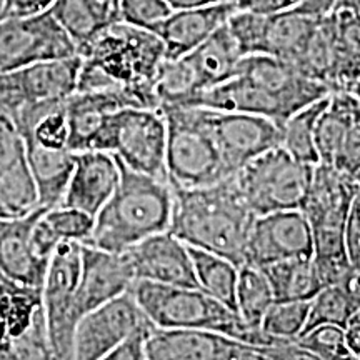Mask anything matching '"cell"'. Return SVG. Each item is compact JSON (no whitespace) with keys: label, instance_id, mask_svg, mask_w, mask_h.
I'll return each mask as SVG.
<instances>
[{"label":"cell","instance_id":"obj_8","mask_svg":"<svg viewBox=\"0 0 360 360\" xmlns=\"http://www.w3.org/2000/svg\"><path fill=\"white\" fill-rule=\"evenodd\" d=\"M167 122L165 179L172 188L212 186L232 177L197 105L160 109Z\"/></svg>","mask_w":360,"mask_h":360},{"label":"cell","instance_id":"obj_41","mask_svg":"<svg viewBox=\"0 0 360 360\" xmlns=\"http://www.w3.org/2000/svg\"><path fill=\"white\" fill-rule=\"evenodd\" d=\"M347 255L349 262L360 265V186L350 205L347 222Z\"/></svg>","mask_w":360,"mask_h":360},{"label":"cell","instance_id":"obj_22","mask_svg":"<svg viewBox=\"0 0 360 360\" xmlns=\"http://www.w3.org/2000/svg\"><path fill=\"white\" fill-rule=\"evenodd\" d=\"M135 282L125 254L82 244V264L77 289V310L82 317L98 305L129 292Z\"/></svg>","mask_w":360,"mask_h":360},{"label":"cell","instance_id":"obj_47","mask_svg":"<svg viewBox=\"0 0 360 360\" xmlns=\"http://www.w3.org/2000/svg\"><path fill=\"white\" fill-rule=\"evenodd\" d=\"M172 11H180V8H192V7H202L209 6V4L220 2V0H165Z\"/></svg>","mask_w":360,"mask_h":360},{"label":"cell","instance_id":"obj_21","mask_svg":"<svg viewBox=\"0 0 360 360\" xmlns=\"http://www.w3.org/2000/svg\"><path fill=\"white\" fill-rule=\"evenodd\" d=\"M124 254L129 259L135 281L199 287L188 245L170 231L147 237Z\"/></svg>","mask_w":360,"mask_h":360},{"label":"cell","instance_id":"obj_34","mask_svg":"<svg viewBox=\"0 0 360 360\" xmlns=\"http://www.w3.org/2000/svg\"><path fill=\"white\" fill-rule=\"evenodd\" d=\"M274 300L276 299L262 269L250 264L240 265L236 290V310L242 321L250 327L260 328V322Z\"/></svg>","mask_w":360,"mask_h":360},{"label":"cell","instance_id":"obj_1","mask_svg":"<svg viewBox=\"0 0 360 360\" xmlns=\"http://www.w3.org/2000/svg\"><path fill=\"white\" fill-rule=\"evenodd\" d=\"M79 56L75 92L124 89L142 107L159 109L154 85L167 57L155 32L117 20L85 45Z\"/></svg>","mask_w":360,"mask_h":360},{"label":"cell","instance_id":"obj_26","mask_svg":"<svg viewBox=\"0 0 360 360\" xmlns=\"http://www.w3.org/2000/svg\"><path fill=\"white\" fill-rule=\"evenodd\" d=\"M142 107L132 94L124 89L74 92L65 98L69 120V148L74 152L89 150L98 130L112 112L122 107Z\"/></svg>","mask_w":360,"mask_h":360},{"label":"cell","instance_id":"obj_51","mask_svg":"<svg viewBox=\"0 0 360 360\" xmlns=\"http://www.w3.org/2000/svg\"><path fill=\"white\" fill-rule=\"evenodd\" d=\"M103 2H107V4H110V6L117 7V0H103Z\"/></svg>","mask_w":360,"mask_h":360},{"label":"cell","instance_id":"obj_17","mask_svg":"<svg viewBox=\"0 0 360 360\" xmlns=\"http://www.w3.org/2000/svg\"><path fill=\"white\" fill-rule=\"evenodd\" d=\"M197 107L232 174L262 152L281 146V125L274 120L244 112Z\"/></svg>","mask_w":360,"mask_h":360},{"label":"cell","instance_id":"obj_3","mask_svg":"<svg viewBox=\"0 0 360 360\" xmlns=\"http://www.w3.org/2000/svg\"><path fill=\"white\" fill-rule=\"evenodd\" d=\"M174 210L169 231L193 249L245 264V244L255 215L238 193L233 177L212 186L172 188Z\"/></svg>","mask_w":360,"mask_h":360},{"label":"cell","instance_id":"obj_27","mask_svg":"<svg viewBox=\"0 0 360 360\" xmlns=\"http://www.w3.org/2000/svg\"><path fill=\"white\" fill-rule=\"evenodd\" d=\"M80 56L53 58L17 69L27 103L65 101L77 87Z\"/></svg>","mask_w":360,"mask_h":360},{"label":"cell","instance_id":"obj_48","mask_svg":"<svg viewBox=\"0 0 360 360\" xmlns=\"http://www.w3.org/2000/svg\"><path fill=\"white\" fill-rule=\"evenodd\" d=\"M334 8H355V11H360V0H337Z\"/></svg>","mask_w":360,"mask_h":360},{"label":"cell","instance_id":"obj_32","mask_svg":"<svg viewBox=\"0 0 360 360\" xmlns=\"http://www.w3.org/2000/svg\"><path fill=\"white\" fill-rule=\"evenodd\" d=\"M188 250H191L197 285L219 302L236 310L238 265L212 252L193 249V247H188Z\"/></svg>","mask_w":360,"mask_h":360},{"label":"cell","instance_id":"obj_9","mask_svg":"<svg viewBox=\"0 0 360 360\" xmlns=\"http://www.w3.org/2000/svg\"><path fill=\"white\" fill-rule=\"evenodd\" d=\"M165 146L167 122L164 112L154 107L130 105L107 117L90 148L109 152L135 172L165 179Z\"/></svg>","mask_w":360,"mask_h":360},{"label":"cell","instance_id":"obj_39","mask_svg":"<svg viewBox=\"0 0 360 360\" xmlns=\"http://www.w3.org/2000/svg\"><path fill=\"white\" fill-rule=\"evenodd\" d=\"M117 12L125 24L154 30L172 8L165 0H117Z\"/></svg>","mask_w":360,"mask_h":360},{"label":"cell","instance_id":"obj_23","mask_svg":"<svg viewBox=\"0 0 360 360\" xmlns=\"http://www.w3.org/2000/svg\"><path fill=\"white\" fill-rule=\"evenodd\" d=\"M120 180V164L109 152L89 148L75 154L69 184L60 205L96 217Z\"/></svg>","mask_w":360,"mask_h":360},{"label":"cell","instance_id":"obj_36","mask_svg":"<svg viewBox=\"0 0 360 360\" xmlns=\"http://www.w3.org/2000/svg\"><path fill=\"white\" fill-rule=\"evenodd\" d=\"M310 300H274L265 312L260 330L277 342H294L304 332Z\"/></svg>","mask_w":360,"mask_h":360},{"label":"cell","instance_id":"obj_38","mask_svg":"<svg viewBox=\"0 0 360 360\" xmlns=\"http://www.w3.org/2000/svg\"><path fill=\"white\" fill-rule=\"evenodd\" d=\"M299 347L312 355L314 360L352 359L345 344L344 328L337 326H319L304 332L295 339Z\"/></svg>","mask_w":360,"mask_h":360},{"label":"cell","instance_id":"obj_33","mask_svg":"<svg viewBox=\"0 0 360 360\" xmlns=\"http://www.w3.org/2000/svg\"><path fill=\"white\" fill-rule=\"evenodd\" d=\"M330 96V94H328ZM328 96L319 98L309 105L302 107L292 114L289 119L281 125V146L285 148L292 157L304 164L317 165L319 154L315 148V124L319 115L326 107Z\"/></svg>","mask_w":360,"mask_h":360},{"label":"cell","instance_id":"obj_44","mask_svg":"<svg viewBox=\"0 0 360 360\" xmlns=\"http://www.w3.org/2000/svg\"><path fill=\"white\" fill-rule=\"evenodd\" d=\"M53 0H11L8 6V17L11 15H30L47 11Z\"/></svg>","mask_w":360,"mask_h":360},{"label":"cell","instance_id":"obj_7","mask_svg":"<svg viewBox=\"0 0 360 360\" xmlns=\"http://www.w3.org/2000/svg\"><path fill=\"white\" fill-rule=\"evenodd\" d=\"M242 52L227 24L186 56L165 58L154 90L159 109L188 105L193 98L233 77Z\"/></svg>","mask_w":360,"mask_h":360},{"label":"cell","instance_id":"obj_29","mask_svg":"<svg viewBox=\"0 0 360 360\" xmlns=\"http://www.w3.org/2000/svg\"><path fill=\"white\" fill-rule=\"evenodd\" d=\"M47 11L74 40L77 52L92 42L105 27L119 20L117 7L103 0H53Z\"/></svg>","mask_w":360,"mask_h":360},{"label":"cell","instance_id":"obj_28","mask_svg":"<svg viewBox=\"0 0 360 360\" xmlns=\"http://www.w3.org/2000/svg\"><path fill=\"white\" fill-rule=\"evenodd\" d=\"M25 152L37 187L39 207L52 209L60 205L77 152L70 148H45L35 143H25Z\"/></svg>","mask_w":360,"mask_h":360},{"label":"cell","instance_id":"obj_25","mask_svg":"<svg viewBox=\"0 0 360 360\" xmlns=\"http://www.w3.org/2000/svg\"><path fill=\"white\" fill-rule=\"evenodd\" d=\"M42 207L17 219H0V274L8 281L42 287L49 260L35 254L30 233Z\"/></svg>","mask_w":360,"mask_h":360},{"label":"cell","instance_id":"obj_50","mask_svg":"<svg viewBox=\"0 0 360 360\" xmlns=\"http://www.w3.org/2000/svg\"><path fill=\"white\" fill-rule=\"evenodd\" d=\"M8 282V278L7 277H4L2 274H0V292L4 290V287H6V283Z\"/></svg>","mask_w":360,"mask_h":360},{"label":"cell","instance_id":"obj_40","mask_svg":"<svg viewBox=\"0 0 360 360\" xmlns=\"http://www.w3.org/2000/svg\"><path fill=\"white\" fill-rule=\"evenodd\" d=\"M154 327V323L146 319L107 355L105 360H146V345Z\"/></svg>","mask_w":360,"mask_h":360},{"label":"cell","instance_id":"obj_10","mask_svg":"<svg viewBox=\"0 0 360 360\" xmlns=\"http://www.w3.org/2000/svg\"><path fill=\"white\" fill-rule=\"evenodd\" d=\"M314 167L276 146L247 162L232 177L242 199L257 217L276 210L300 209Z\"/></svg>","mask_w":360,"mask_h":360},{"label":"cell","instance_id":"obj_6","mask_svg":"<svg viewBox=\"0 0 360 360\" xmlns=\"http://www.w3.org/2000/svg\"><path fill=\"white\" fill-rule=\"evenodd\" d=\"M357 188L354 177L317 164L300 205L312 237V260L326 285L339 282L350 265L347 222Z\"/></svg>","mask_w":360,"mask_h":360},{"label":"cell","instance_id":"obj_12","mask_svg":"<svg viewBox=\"0 0 360 360\" xmlns=\"http://www.w3.org/2000/svg\"><path fill=\"white\" fill-rule=\"evenodd\" d=\"M82 244L60 242L49 260L42 282V307L53 359H74V334L80 321L77 289Z\"/></svg>","mask_w":360,"mask_h":360},{"label":"cell","instance_id":"obj_52","mask_svg":"<svg viewBox=\"0 0 360 360\" xmlns=\"http://www.w3.org/2000/svg\"><path fill=\"white\" fill-rule=\"evenodd\" d=\"M355 180H357V184L360 186V170H359V174H357V177H355Z\"/></svg>","mask_w":360,"mask_h":360},{"label":"cell","instance_id":"obj_49","mask_svg":"<svg viewBox=\"0 0 360 360\" xmlns=\"http://www.w3.org/2000/svg\"><path fill=\"white\" fill-rule=\"evenodd\" d=\"M8 6H11V0H0V20L8 17Z\"/></svg>","mask_w":360,"mask_h":360},{"label":"cell","instance_id":"obj_45","mask_svg":"<svg viewBox=\"0 0 360 360\" xmlns=\"http://www.w3.org/2000/svg\"><path fill=\"white\" fill-rule=\"evenodd\" d=\"M345 344H347L349 352L352 354V359L360 360V309L354 314L350 322L344 328Z\"/></svg>","mask_w":360,"mask_h":360},{"label":"cell","instance_id":"obj_18","mask_svg":"<svg viewBox=\"0 0 360 360\" xmlns=\"http://www.w3.org/2000/svg\"><path fill=\"white\" fill-rule=\"evenodd\" d=\"M299 257H312V237L302 210H276L254 219L245 244V264L262 269Z\"/></svg>","mask_w":360,"mask_h":360},{"label":"cell","instance_id":"obj_43","mask_svg":"<svg viewBox=\"0 0 360 360\" xmlns=\"http://www.w3.org/2000/svg\"><path fill=\"white\" fill-rule=\"evenodd\" d=\"M337 285H340L360 309V265L350 264L344 276L340 277V281L337 282Z\"/></svg>","mask_w":360,"mask_h":360},{"label":"cell","instance_id":"obj_2","mask_svg":"<svg viewBox=\"0 0 360 360\" xmlns=\"http://www.w3.org/2000/svg\"><path fill=\"white\" fill-rule=\"evenodd\" d=\"M332 90L270 56H245L233 77L197 96L188 105L244 112L282 125L292 114Z\"/></svg>","mask_w":360,"mask_h":360},{"label":"cell","instance_id":"obj_19","mask_svg":"<svg viewBox=\"0 0 360 360\" xmlns=\"http://www.w3.org/2000/svg\"><path fill=\"white\" fill-rule=\"evenodd\" d=\"M146 319L130 290L98 305L84 314L75 327L74 359L105 360L107 355Z\"/></svg>","mask_w":360,"mask_h":360},{"label":"cell","instance_id":"obj_16","mask_svg":"<svg viewBox=\"0 0 360 360\" xmlns=\"http://www.w3.org/2000/svg\"><path fill=\"white\" fill-rule=\"evenodd\" d=\"M319 164L357 177L360 170V98L350 90H334L315 124Z\"/></svg>","mask_w":360,"mask_h":360},{"label":"cell","instance_id":"obj_4","mask_svg":"<svg viewBox=\"0 0 360 360\" xmlns=\"http://www.w3.org/2000/svg\"><path fill=\"white\" fill-rule=\"evenodd\" d=\"M172 210L174 191L167 180L120 164L119 184L94 217L84 244L122 254L147 237L169 231Z\"/></svg>","mask_w":360,"mask_h":360},{"label":"cell","instance_id":"obj_35","mask_svg":"<svg viewBox=\"0 0 360 360\" xmlns=\"http://www.w3.org/2000/svg\"><path fill=\"white\" fill-rule=\"evenodd\" d=\"M357 310L359 305L345 294V290L340 285L328 283V285H323L310 299L309 315L304 332L319 326H337L345 328Z\"/></svg>","mask_w":360,"mask_h":360},{"label":"cell","instance_id":"obj_24","mask_svg":"<svg viewBox=\"0 0 360 360\" xmlns=\"http://www.w3.org/2000/svg\"><path fill=\"white\" fill-rule=\"evenodd\" d=\"M237 8L229 0L209 6L172 11L152 32L159 35L165 57L179 58L204 42L215 30L227 24Z\"/></svg>","mask_w":360,"mask_h":360},{"label":"cell","instance_id":"obj_30","mask_svg":"<svg viewBox=\"0 0 360 360\" xmlns=\"http://www.w3.org/2000/svg\"><path fill=\"white\" fill-rule=\"evenodd\" d=\"M334 49V90H350L360 79V11L334 8L330 13Z\"/></svg>","mask_w":360,"mask_h":360},{"label":"cell","instance_id":"obj_42","mask_svg":"<svg viewBox=\"0 0 360 360\" xmlns=\"http://www.w3.org/2000/svg\"><path fill=\"white\" fill-rule=\"evenodd\" d=\"M229 2H232L237 11L272 15V13L294 8L299 0H229Z\"/></svg>","mask_w":360,"mask_h":360},{"label":"cell","instance_id":"obj_20","mask_svg":"<svg viewBox=\"0 0 360 360\" xmlns=\"http://www.w3.org/2000/svg\"><path fill=\"white\" fill-rule=\"evenodd\" d=\"M39 209L25 142L17 125L0 115V219H17Z\"/></svg>","mask_w":360,"mask_h":360},{"label":"cell","instance_id":"obj_46","mask_svg":"<svg viewBox=\"0 0 360 360\" xmlns=\"http://www.w3.org/2000/svg\"><path fill=\"white\" fill-rule=\"evenodd\" d=\"M335 4L337 0H299L294 8L299 12L309 13V15L323 17L334 11Z\"/></svg>","mask_w":360,"mask_h":360},{"label":"cell","instance_id":"obj_15","mask_svg":"<svg viewBox=\"0 0 360 360\" xmlns=\"http://www.w3.org/2000/svg\"><path fill=\"white\" fill-rule=\"evenodd\" d=\"M79 56L77 47L49 11L0 20V72Z\"/></svg>","mask_w":360,"mask_h":360},{"label":"cell","instance_id":"obj_37","mask_svg":"<svg viewBox=\"0 0 360 360\" xmlns=\"http://www.w3.org/2000/svg\"><path fill=\"white\" fill-rule=\"evenodd\" d=\"M42 220L52 236L56 237L58 244L67 240L84 244L94 227L92 215L65 205H57L52 207V209H47L42 214Z\"/></svg>","mask_w":360,"mask_h":360},{"label":"cell","instance_id":"obj_31","mask_svg":"<svg viewBox=\"0 0 360 360\" xmlns=\"http://www.w3.org/2000/svg\"><path fill=\"white\" fill-rule=\"evenodd\" d=\"M262 272L276 300H310L326 285L312 257L281 260L265 265Z\"/></svg>","mask_w":360,"mask_h":360},{"label":"cell","instance_id":"obj_5","mask_svg":"<svg viewBox=\"0 0 360 360\" xmlns=\"http://www.w3.org/2000/svg\"><path fill=\"white\" fill-rule=\"evenodd\" d=\"M129 290L146 317L159 328H205L262 347L287 344L274 340L260 328L250 327L236 310L219 302L200 287L135 281Z\"/></svg>","mask_w":360,"mask_h":360},{"label":"cell","instance_id":"obj_11","mask_svg":"<svg viewBox=\"0 0 360 360\" xmlns=\"http://www.w3.org/2000/svg\"><path fill=\"white\" fill-rule=\"evenodd\" d=\"M146 360H314L294 342L262 347L205 328L154 327Z\"/></svg>","mask_w":360,"mask_h":360},{"label":"cell","instance_id":"obj_13","mask_svg":"<svg viewBox=\"0 0 360 360\" xmlns=\"http://www.w3.org/2000/svg\"><path fill=\"white\" fill-rule=\"evenodd\" d=\"M321 17L289 8L272 15L236 11L227 20L242 56H270L294 65Z\"/></svg>","mask_w":360,"mask_h":360},{"label":"cell","instance_id":"obj_14","mask_svg":"<svg viewBox=\"0 0 360 360\" xmlns=\"http://www.w3.org/2000/svg\"><path fill=\"white\" fill-rule=\"evenodd\" d=\"M53 359L42 287L8 281L0 292V360Z\"/></svg>","mask_w":360,"mask_h":360}]
</instances>
